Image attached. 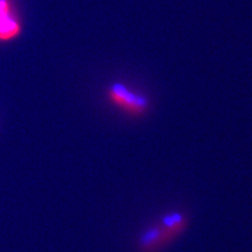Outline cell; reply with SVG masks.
Returning <instances> with one entry per match:
<instances>
[{
	"mask_svg": "<svg viewBox=\"0 0 252 252\" xmlns=\"http://www.w3.org/2000/svg\"><path fill=\"white\" fill-rule=\"evenodd\" d=\"M105 98L110 105L131 118H141L151 110V99L123 81H113L105 89Z\"/></svg>",
	"mask_w": 252,
	"mask_h": 252,
	"instance_id": "cell-1",
	"label": "cell"
},
{
	"mask_svg": "<svg viewBox=\"0 0 252 252\" xmlns=\"http://www.w3.org/2000/svg\"><path fill=\"white\" fill-rule=\"evenodd\" d=\"M178 238L179 236L159 219L141 230L135 248L138 252H161Z\"/></svg>",
	"mask_w": 252,
	"mask_h": 252,
	"instance_id": "cell-2",
	"label": "cell"
},
{
	"mask_svg": "<svg viewBox=\"0 0 252 252\" xmlns=\"http://www.w3.org/2000/svg\"><path fill=\"white\" fill-rule=\"evenodd\" d=\"M21 33V24L15 17L9 0H0V41L13 40Z\"/></svg>",
	"mask_w": 252,
	"mask_h": 252,
	"instance_id": "cell-3",
	"label": "cell"
}]
</instances>
